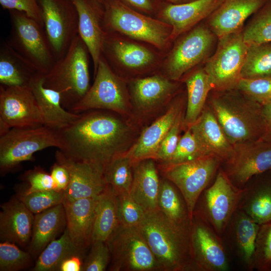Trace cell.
Returning <instances> with one entry per match:
<instances>
[{"label": "cell", "mask_w": 271, "mask_h": 271, "mask_svg": "<svg viewBox=\"0 0 271 271\" xmlns=\"http://www.w3.org/2000/svg\"><path fill=\"white\" fill-rule=\"evenodd\" d=\"M90 252L84 260L82 271H104L110 260V253L106 242L91 243Z\"/></svg>", "instance_id": "obj_48"}, {"label": "cell", "mask_w": 271, "mask_h": 271, "mask_svg": "<svg viewBox=\"0 0 271 271\" xmlns=\"http://www.w3.org/2000/svg\"><path fill=\"white\" fill-rule=\"evenodd\" d=\"M117 195L119 224L128 227H139L146 213L128 193Z\"/></svg>", "instance_id": "obj_46"}, {"label": "cell", "mask_w": 271, "mask_h": 271, "mask_svg": "<svg viewBox=\"0 0 271 271\" xmlns=\"http://www.w3.org/2000/svg\"><path fill=\"white\" fill-rule=\"evenodd\" d=\"M7 43L36 72L45 75L56 62L44 27L23 12L11 10Z\"/></svg>", "instance_id": "obj_5"}, {"label": "cell", "mask_w": 271, "mask_h": 271, "mask_svg": "<svg viewBox=\"0 0 271 271\" xmlns=\"http://www.w3.org/2000/svg\"><path fill=\"white\" fill-rule=\"evenodd\" d=\"M168 2H169L170 3L172 4H182V3H185L187 2H192L195 0H167Z\"/></svg>", "instance_id": "obj_55"}, {"label": "cell", "mask_w": 271, "mask_h": 271, "mask_svg": "<svg viewBox=\"0 0 271 271\" xmlns=\"http://www.w3.org/2000/svg\"><path fill=\"white\" fill-rule=\"evenodd\" d=\"M155 161L149 158L133 164V181L129 194L146 213L159 210L161 179Z\"/></svg>", "instance_id": "obj_28"}, {"label": "cell", "mask_w": 271, "mask_h": 271, "mask_svg": "<svg viewBox=\"0 0 271 271\" xmlns=\"http://www.w3.org/2000/svg\"><path fill=\"white\" fill-rule=\"evenodd\" d=\"M236 89L261 105L271 102V77L241 78Z\"/></svg>", "instance_id": "obj_43"}, {"label": "cell", "mask_w": 271, "mask_h": 271, "mask_svg": "<svg viewBox=\"0 0 271 271\" xmlns=\"http://www.w3.org/2000/svg\"><path fill=\"white\" fill-rule=\"evenodd\" d=\"M32 255L21 249L15 243L4 241L0 243V270L18 271L28 267Z\"/></svg>", "instance_id": "obj_41"}, {"label": "cell", "mask_w": 271, "mask_h": 271, "mask_svg": "<svg viewBox=\"0 0 271 271\" xmlns=\"http://www.w3.org/2000/svg\"><path fill=\"white\" fill-rule=\"evenodd\" d=\"M66 226L64 204L54 206L34 216L28 251L33 257L39 256L44 249Z\"/></svg>", "instance_id": "obj_31"}, {"label": "cell", "mask_w": 271, "mask_h": 271, "mask_svg": "<svg viewBox=\"0 0 271 271\" xmlns=\"http://www.w3.org/2000/svg\"><path fill=\"white\" fill-rule=\"evenodd\" d=\"M253 268L271 271V221L259 225L255 244Z\"/></svg>", "instance_id": "obj_42"}, {"label": "cell", "mask_w": 271, "mask_h": 271, "mask_svg": "<svg viewBox=\"0 0 271 271\" xmlns=\"http://www.w3.org/2000/svg\"><path fill=\"white\" fill-rule=\"evenodd\" d=\"M188 128L204 155L215 156L222 163L232 156L233 146L228 141L208 105L205 106L197 120Z\"/></svg>", "instance_id": "obj_22"}, {"label": "cell", "mask_w": 271, "mask_h": 271, "mask_svg": "<svg viewBox=\"0 0 271 271\" xmlns=\"http://www.w3.org/2000/svg\"><path fill=\"white\" fill-rule=\"evenodd\" d=\"M210 98L209 106L229 142L235 145L260 140L263 131L262 105L240 94L221 91Z\"/></svg>", "instance_id": "obj_3"}, {"label": "cell", "mask_w": 271, "mask_h": 271, "mask_svg": "<svg viewBox=\"0 0 271 271\" xmlns=\"http://www.w3.org/2000/svg\"><path fill=\"white\" fill-rule=\"evenodd\" d=\"M30 187L24 193L30 194L33 192L54 190V182L50 174L42 169L37 168L29 171L25 175Z\"/></svg>", "instance_id": "obj_50"}, {"label": "cell", "mask_w": 271, "mask_h": 271, "mask_svg": "<svg viewBox=\"0 0 271 271\" xmlns=\"http://www.w3.org/2000/svg\"><path fill=\"white\" fill-rule=\"evenodd\" d=\"M93 84L71 112L79 113L90 110L110 111L127 114L130 105L122 81L102 57L99 60Z\"/></svg>", "instance_id": "obj_12"}, {"label": "cell", "mask_w": 271, "mask_h": 271, "mask_svg": "<svg viewBox=\"0 0 271 271\" xmlns=\"http://www.w3.org/2000/svg\"><path fill=\"white\" fill-rule=\"evenodd\" d=\"M50 147L61 148L57 130L44 125L12 128L0 136L1 173H6L21 163L31 161L35 153Z\"/></svg>", "instance_id": "obj_8"}, {"label": "cell", "mask_w": 271, "mask_h": 271, "mask_svg": "<svg viewBox=\"0 0 271 271\" xmlns=\"http://www.w3.org/2000/svg\"><path fill=\"white\" fill-rule=\"evenodd\" d=\"M187 105L183 125L189 128L198 118L205 107L212 84L204 68L194 71L186 79Z\"/></svg>", "instance_id": "obj_34"}, {"label": "cell", "mask_w": 271, "mask_h": 271, "mask_svg": "<svg viewBox=\"0 0 271 271\" xmlns=\"http://www.w3.org/2000/svg\"><path fill=\"white\" fill-rule=\"evenodd\" d=\"M222 163L215 156L205 155L176 165L161 166L164 178L183 195L192 218L200 195L212 183Z\"/></svg>", "instance_id": "obj_11"}, {"label": "cell", "mask_w": 271, "mask_h": 271, "mask_svg": "<svg viewBox=\"0 0 271 271\" xmlns=\"http://www.w3.org/2000/svg\"><path fill=\"white\" fill-rule=\"evenodd\" d=\"M233 146L232 156L221 168L238 188L242 189L254 176L271 170V142L258 140Z\"/></svg>", "instance_id": "obj_16"}, {"label": "cell", "mask_w": 271, "mask_h": 271, "mask_svg": "<svg viewBox=\"0 0 271 271\" xmlns=\"http://www.w3.org/2000/svg\"><path fill=\"white\" fill-rule=\"evenodd\" d=\"M19 198L32 213L36 214L63 203L64 194L63 192L51 190L24 193Z\"/></svg>", "instance_id": "obj_45"}, {"label": "cell", "mask_w": 271, "mask_h": 271, "mask_svg": "<svg viewBox=\"0 0 271 271\" xmlns=\"http://www.w3.org/2000/svg\"><path fill=\"white\" fill-rule=\"evenodd\" d=\"M214 53L204 67L213 90L223 91L236 89L241 78L248 45L244 42L242 30L218 38Z\"/></svg>", "instance_id": "obj_9"}, {"label": "cell", "mask_w": 271, "mask_h": 271, "mask_svg": "<svg viewBox=\"0 0 271 271\" xmlns=\"http://www.w3.org/2000/svg\"><path fill=\"white\" fill-rule=\"evenodd\" d=\"M242 189L234 186L221 168L212 183L200 195L193 216L207 223L221 237L238 209Z\"/></svg>", "instance_id": "obj_7"}, {"label": "cell", "mask_w": 271, "mask_h": 271, "mask_svg": "<svg viewBox=\"0 0 271 271\" xmlns=\"http://www.w3.org/2000/svg\"><path fill=\"white\" fill-rule=\"evenodd\" d=\"M44 74L35 73L28 86L32 92L42 114L44 125L56 130L63 129L77 119L79 113L64 108L60 93L44 85Z\"/></svg>", "instance_id": "obj_23"}, {"label": "cell", "mask_w": 271, "mask_h": 271, "mask_svg": "<svg viewBox=\"0 0 271 271\" xmlns=\"http://www.w3.org/2000/svg\"><path fill=\"white\" fill-rule=\"evenodd\" d=\"M222 0H195L182 4L170 3L160 12L161 20L172 28L170 40L193 28L208 17Z\"/></svg>", "instance_id": "obj_25"}, {"label": "cell", "mask_w": 271, "mask_h": 271, "mask_svg": "<svg viewBox=\"0 0 271 271\" xmlns=\"http://www.w3.org/2000/svg\"><path fill=\"white\" fill-rule=\"evenodd\" d=\"M106 242L110 253L109 270H162L138 227L119 223Z\"/></svg>", "instance_id": "obj_10"}, {"label": "cell", "mask_w": 271, "mask_h": 271, "mask_svg": "<svg viewBox=\"0 0 271 271\" xmlns=\"http://www.w3.org/2000/svg\"><path fill=\"white\" fill-rule=\"evenodd\" d=\"M119 223L117 195L107 185L96 197L91 243L95 241L106 242Z\"/></svg>", "instance_id": "obj_32"}, {"label": "cell", "mask_w": 271, "mask_h": 271, "mask_svg": "<svg viewBox=\"0 0 271 271\" xmlns=\"http://www.w3.org/2000/svg\"><path fill=\"white\" fill-rule=\"evenodd\" d=\"M36 100L28 86H0V136L12 128L44 125Z\"/></svg>", "instance_id": "obj_14"}, {"label": "cell", "mask_w": 271, "mask_h": 271, "mask_svg": "<svg viewBox=\"0 0 271 271\" xmlns=\"http://www.w3.org/2000/svg\"><path fill=\"white\" fill-rule=\"evenodd\" d=\"M190 243L195 271H227L228 252L220 236L207 223L193 216Z\"/></svg>", "instance_id": "obj_17"}, {"label": "cell", "mask_w": 271, "mask_h": 271, "mask_svg": "<svg viewBox=\"0 0 271 271\" xmlns=\"http://www.w3.org/2000/svg\"><path fill=\"white\" fill-rule=\"evenodd\" d=\"M205 156L199 146L190 128L186 129L184 134L180 137L176 149L166 162L161 164L165 167L190 161L200 157Z\"/></svg>", "instance_id": "obj_44"}, {"label": "cell", "mask_w": 271, "mask_h": 271, "mask_svg": "<svg viewBox=\"0 0 271 271\" xmlns=\"http://www.w3.org/2000/svg\"><path fill=\"white\" fill-rule=\"evenodd\" d=\"M267 1H269V2H271V0H267Z\"/></svg>", "instance_id": "obj_57"}, {"label": "cell", "mask_w": 271, "mask_h": 271, "mask_svg": "<svg viewBox=\"0 0 271 271\" xmlns=\"http://www.w3.org/2000/svg\"><path fill=\"white\" fill-rule=\"evenodd\" d=\"M133 175V163L126 154L112 159L105 166L103 175L107 185L110 186L117 195L128 193Z\"/></svg>", "instance_id": "obj_38"}, {"label": "cell", "mask_w": 271, "mask_h": 271, "mask_svg": "<svg viewBox=\"0 0 271 271\" xmlns=\"http://www.w3.org/2000/svg\"><path fill=\"white\" fill-rule=\"evenodd\" d=\"M50 175L54 182V189L63 192L67 188L70 181L68 170L65 166L56 162L51 167Z\"/></svg>", "instance_id": "obj_51"}, {"label": "cell", "mask_w": 271, "mask_h": 271, "mask_svg": "<svg viewBox=\"0 0 271 271\" xmlns=\"http://www.w3.org/2000/svg\"><path fill=\"white\" fill-rule=\"evenodd\" d=\"M171 80L158 75L134 80L131 96L135 108L147 113L162 105L176 89V85Z\"/></svg>", "instance_id": "obj_30"}, {"label": "cell", "mask_w": 271, "mask_h": 271, "mask_svg": "<svg viewBox=\"0 0 271 271\" xmlns=\"http://www.w3.org/2000/svg\"><path fill=\"white\" fill-rule=\"evenodd\" d=\"M182 111L181 102L173 103L162 116L142 132L125 153L133 164L146 159H154L162 141Z\"/></svg>", "instance_id": "obj_26"}, {"label": "cell", "mask_w": 271, "mask_h": 271, "mask_svg": "<svg viewBox=\"0 0 271 271\" xmlns=\"http://www.w3.org/2000/svg\"><path fill=\"white\" fill-rule=\"evenodd\" d=\"M158 208L166 217L176 224L186 225L191 222L192 218L183 195L177 187L165 178L160 180Z\"/></svg>", "instance_id": "obj_37"}, {"label": "cell", "mask_w": 271, "mask_h": 271, "mask_svg": "<svg viewBox=\"0 0 271 271\" xmlns=\"http://www.w3.org/2000/svg\"><path fill=\"white\" fill-rule=\"evenodd\" d=\"M44 28L56 60L67 52L78 34V18L71 0H38Z\"/></svg>", "instance_id": "obj_13"}, {"label": "cell", "mask_w": 271, "mask_h": 271, "mask_svg": "<svg viewBox=\"0 0 271 271\" xmlns=\"http://www.w3.org/2000/svg\"><path fill=\"white\" fill-rule=\"evenodd\" d=\"M242 33L248 46L271 42V2L267 1L253 15Z\"/></svg>", "instance_id": "obj_40"}, {"label": "cell", "mask_w": 271, "mask_h": 271, "mask_svg": "<svg viewBox=\"0 0 271 271\" xmlns=\"http://www.w3.org/2000/svg\"><path fill=\"white\" fill-rule=\"evenodd\" d=\"M96 1L99 2L101 3H103V0H96Z\"/></svg>", "instance_id": "obj_56"}, {"label": "cell", "mask_w": 271, "mask_h": 271, "mask_svg": "<svg viewBox=\"0 0 271 271\" xmlns=\"http://www.w3.org/2000/svg\"><path fill=\"white\" fill-rule=\"evenodd\" d=\"M83 255H73L65 259L61 264L59 271H82Z\"/></svg>", "instance_id": "obj_53"}, {"label": "cell", "mask_w": 271, "mask_h": 271, "mask_svg": "<svg viewBox=\"0 0 271 271\" xmlns=\"http://www.w3.org/2000/svg\"><path fill=\"white\" fill-rule=\"evenodd\" d=\"M216 36L208 27L193 28L175 44L165 63L168 78L179 79L185 73L206 58L213 46Z\"/></svg>", "instance_id": "obj_15"}, {"label": "cell", "mask_w": 271, "mask_h": 271, "mask_svg": "<svg viewBox=\"0 0 271 271\" xmlns=\"http://www.w3.org/2000/svg\"><path fill=\"white\" fill-rule=\"evenodd\" d=\"M183 120L184 115L182 111L160 145L154 158L155 160L159 161L163 164L171 158L181 137L180 133L183 126Z\"/></svg>", "instance_id": "obj_47"}, {"label": "cell", "mask_w": 271, "mask_h": 271, "mask_svg": "<svg viewBox=\"0 0 271 271\" xmlns=\"http://www.w3.org/2000/svg\"><path fill=\"white\" fill-rule=\"evenodd\" d=\"M84 249L71 239L66 229L58 239L51 241L38 256L33 271H59L61 263L73 255H83Z\"/></svg>", "instance_id": "obj_36"}, {"label": "cell", "mask_w": 271, "mask_h": 271, "mask_svg": "<svg viewBox=\"0 0 271 271\" xmlns=\"http://www.w3.org/2000/svg\"><path fill=\"white\" fill-rule=\"evenodd\" d=\"M270 171L256 175L248 181L242 189L238 206V209L259 225L271 221Z\"/></svg>", "instance_id": "obj_27"}, {"label": "cell", "mask_w": 271, "mask_h": 271, "mask_svg": "<svg viewBox=\"0 0 271 271\" xmlns=\"http://www.w3.org/2000/svg\"><path fill=\"white\" fill-rule=\"evenodd\" d=\"M105 26L138 40L163 49L170 40L172 28L162 20L133 10L118 0H103Z\"/></svg>", "instance_id": "obj_6"}, {"label": "cell", "mask_w": 271, "mask_h": 271, "mask_svg": "<svg viewBox=\"0 0 271 271\" xmlns=\"http://www.w3.org/2000/svg\"><path fill=\"white\" fill-rule=\"evenodd\" d=\"M0 237L21 247L29 245L33 231L34 214L20 198H15L1 205Z\"/></svg>", "instance_id": "obj_24"}, {"label": "cell", "mask_w": 271, "mask_h": 271, "mask_svg": "<svg viewBox=\"0 0 271 271\" xmlns=\"http://www.w3.org/2000/svg\"><path fill=\"white\" fill-rule=\"evenodd\" d=\"M103 50H107L110 57L130 69H143L155 60L154 54L148 48L131 42L106 37V35Z\"/></svg>", "instance_id": "obj_33"}, {"label": "cell", "mask_w": 271, "mask_h": 271, "mask_svg": "<svg viewBox=\"0 0 271 271\" xmlns=\"http://www.w3.org/2000/svg\"><path fill=\"white\" fill-rule=\"evenodd\" d=\"M241 78L271 77V42L248 46Z\"/></svg>", "instance_id": "obj_39"}, {"label": "cell", "mask_w": 271, "mask_h": 271, "mask_svg": "<svg viewBox=\"0 0 271 271\" xmlns=\"http://www.w3.org/2000/svg\"><path fill=\"white\" fill-rule=\"evenodd\" d=\"M55 158L57 162L66 168L70 175L69 185L63 192V202L95 197L106 188L104 171L101 168L68 158L60 150L56 151Z\"/></svg>", "instance_id": "obj_18"}, {"label": "cell", "mask_w": 271, "mask_h": 271, "mask_svg": "<svg viewBox=\"0 0 271 271\" xmlns=\"http://www.w3.org/2000/svg\"><path fill=\"white\" fill-rule=\"evenodd\" d=\"M78 14V35L85 43L92 59L94 74L102 56L105 33L101 25L104 17L103 3L96 0H71Z\"/></svg>", "instance_id": "obj_20"}, {"label": "cell", "mask_w": 271, "mask_h": 271, "mask_svg": "<svg viewBox=\"0 0 271 271\" xmlns=\"http://www.w3.org/2000/svg\"><path fill=\"white\" fill-rule=\"evenodd\" d=\"M79 113L76 120L58 130L65 155L87 162L102 169L114 157L125 154L131 147V127L118 114L104 110Z\"/></svg>", "instance_id": "obj_1"}, {"label": "cell", "mask_w": 271, "mask_h": 271, "mask_svg": "<svg viewBox=\"0 0 271 271\" xmlns=\"http://www.w3.org/2000/svg\"><path fill=\"white\" fill-rule=\"evenodd\" d=\"M259 226L249 216L237 209L221 236L227 250L229 248L248 270L254 269L255 244Z\"/></svg>", "instance_id": "obj_19"}, {"label": "cell", "mask_w": 271, "mask_h": 271, "mask_svg": "<svg viewBox=\"0 0 271 271\" xmlns=\"http://www.w3.org/2000/svg\"><path fill=\"white\" fill-rule=\"evenodd\" d=\"M263 131L260 140L271 142V102L262 105Z\"/></svg>", "instance_id": "obj_52"}, {"label": "cell", "mask_w": 271, "mask_h": 271, "mask_svg": "<svg viewBox=\"0 0 271 271\" xmlns=\"http://www.w3.org/2000/svg\"><path fill=\"white\" fill-rule=\"evenodd\" d=\"M36 72L10 47L3 43L0 53V83L7 87L26 86Z\"/></svg>", "instance_id": "obj_35"}, {"label": "cell", "mask_w": 271, "mask_h": 271, "mask_svg": "<svg viewBox=\"0 0 271 271\" xmlns=\"http://www.w3.org/2000/svg\"><path fill=\"white\" fill-rule=\"evenodd\" d=\"M126 6L145 13L154 11L152 0H118Z\"/></svg>", "instance_id": "obj_54"}, {"label": "cell", "mask_w": 271, "mask_h": 271, "mask_svg": "<svg viewBox=\"0 0 271 271\" xmlns=\"http://www.w3.org/2000/svg\"><path fill=\"white\" fill-rule=\"evenodd\" d=\"M190 226L171 221L159 210L146 213L138 228L162 271H195Z\"/></svg>", "instance_id": "obj_2"}, {"label": "cell", "mask_w": 271, "mask_h": 271, "mask_svg": "<svg viewBox=\"0 0 271 271\" xmlns=\"http://www.w3.org/2000/svg\"><path fill=\"white\" fill-rule=\"evenodd\" d=\"M0 4L4 9L24 13L44 27L41 10L38 0H0Z\"/></svg>", "instance_id": "obj_49"}, {"label": "cell", "mask_w": 271, "mask_h": 271, "mask_svg": "<svg viewBox=\"0 0 271 271\" xmlns=\"http://www.w3.org/2000/svg\"><path fill=\"white\" fill-rule=\"evenodd\" d=\"M267 0H222L208 17V27L218 38L241 31L244 22Z\"/></svg>", "instance_id": "obj_21"}, {"label": "cell", "mask_w": 271, "mask_h": 271, "mask_svg": "<svg viewBox=\"0 0 271 271\" xmlns=\"http://www.w3.org/2000/svg\"><path fill=\"white\" fill-rule=\"evenodd\" d=\"M88 53L78 34L65 54L44 75V86L59 92L63 107L70 111L90 87Z\"/></svg>", "instance_id": "obj_4"}, {"label": "cell", "mask_w": 271, "mask_h": 271, "mask_svg": "<svg viewBox=\"0 0 271 271\" xmlns=\"http://www.w3.org/2000/svg\"><path fill=\"white\" fill-rule=\"evenodd\" d=\"M96 197L63 202L66 229L72 241L84 250L91 243Z\"/></svg>", "instance_id": "obj_29"}]
</instances>
